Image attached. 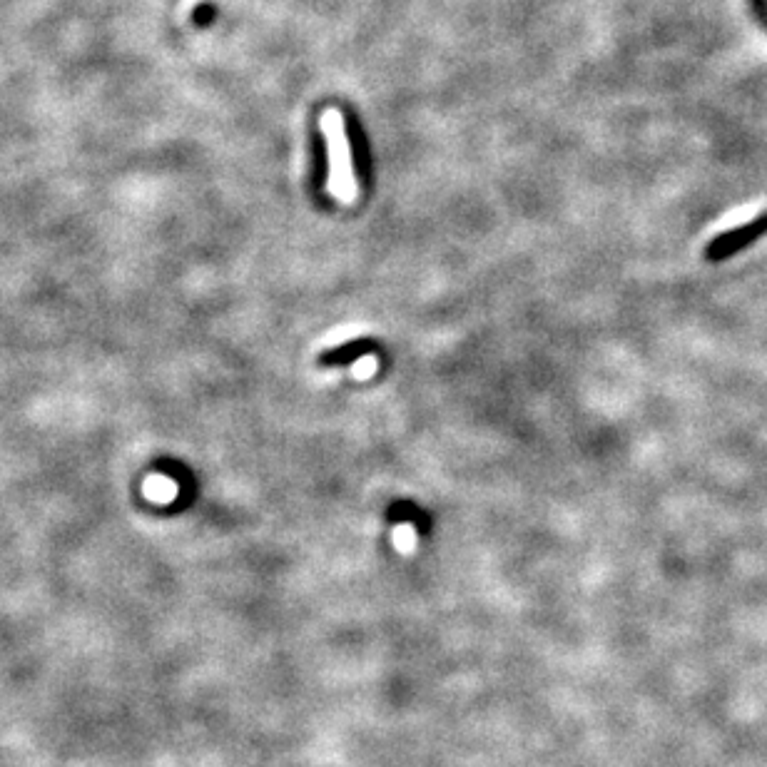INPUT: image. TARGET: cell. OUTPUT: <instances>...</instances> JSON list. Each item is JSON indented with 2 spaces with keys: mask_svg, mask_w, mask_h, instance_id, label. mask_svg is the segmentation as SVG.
I'll list each match as a JSON object with an SVG mask.
<instances>
[{
  "mask_svg": "<svg viewBox=\"0 0 767 767\" xmlns=\"http://www.w3.org/2000/svg\"><path fill=\"white\" fill-rule=\"evenodd\" d=\"M322 132L327 137V152H329V180L327 190L329 195L337 197L344 205H352L359 197L357 175H354V157L352 145H349L347 123L339 110H327L322 115Z\"/></svg>",
  "mask_w": 767,
  "mask_h": 767,
  "instance_id": "cell-1",
  "label": "cell"
},
{
  "mask_svg": "<svg viewBox=\"0 0 767 767\" xmlns=\"http://www.w3.org/2000/svg\"><path fill=\"white\" fill-rule=\"evenodd\" d=\"M367 332V327L364 324H342V327L332 329V332L324 337L322 347H344L347 342H352V339H357L359 334Z\"/></svg>",
  "mask_w": 767,
  "mask_h": 767,
  "instance_id": "cell-4",
  "label": "cell"
},
{
  "mask_svg": "<svg viewBox=\"0 0 767 767\" xmlns=\"http://www.w3.org/2000/svg\"><path fill=\"white\" fill-rule=\"evenodd\" d=\"M391 541H394V548L401 553V556H409L414 553L416 548V528L411 521H401L394 526V533H391Z\"/></svg>",
  "mask_w": 767,
  "mask_h": 767,
  "instance_id": "cell-3",
  "label": "cell"
},
{
  "mask_svg": "<svg viewBox=\"0 0 767 767\" xmlns=\"http://www.w3.org/2000/svg\"><path fill=\"white\" fill-rule=\"evenodd\" d=\"M765 235H767V212L765 215H758L755 220L745 222V225L735 227V230L725 232V235L715 237V240L710 242L705 257H708L710 262H723V259L738 255V252H743L745 247H750L753 242H758L760 237Z\"/></svg>",
  "mask_w": 767,
  "mask_h": 767,
  "instance_id": "cell-2",
  "label": "cell"
},
{
  "mask_svg": "<svg viewBox=\"0 0 767 767\" xmlns=\"http://www.w3.org/2000/svg\"><path fill=\"white\" fill-rule=\"evenodd\" d=\"M377 374V357L374 354H362L357 362L352 364V377L354 379H369Z\"/></svg>",
  "mask_w": 767,
  "mask_h": 767,
  "instance_id": "cell-5",
  "label": "cell"
}]
</instances>
